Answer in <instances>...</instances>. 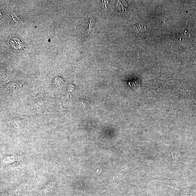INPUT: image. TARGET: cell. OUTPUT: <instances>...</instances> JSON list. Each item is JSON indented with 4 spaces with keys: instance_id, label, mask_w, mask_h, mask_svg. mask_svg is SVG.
<instances>
[{
    "instance_id": "obj_1",
    "label": "cell",
    "mask_w": 196,
    "mask_h": 196,
    "mask_svg": "<svg viewBox=\"0 0 196 196\" xmlns=\"http://www.w3.org/2000/svg\"><path fill=\"white\" fill-rule=\"evenodd\" d=\"M8 40L10 44L14 49H22L23 44L20 39L16 37H11L8 39Z\"/></svg>"
},
{
    "instance_id": "obj_2",
    "label": "cell",
    "mask_w": 196,
    "mask_h": 196,
    "mask_svg": "<svg viewBox=\"0 0 196 196\" xmlns=\"http://www.w3.org/2000/svg\"><path fill=\"white\" fill-rule=\"evenodd\" d=\"M129 84L135 91L139 92L141 90V84L140 80L136 79L129 82Z\"/></svg>"
},
{
    "instance_id": "obj_3",
    "label": "cell",
    "mask_w": 196,
    "mask_h": 196,
    "mask_svg": "<svg viewBox=\"0 0 196 196\" xmlns=\"http://www.w3.org/2000/svg\"><path fill=\"white\" fill-rule=\"evenodd\" d=\"M148 26L145 24H141L137 25L134 27L136 31L138 33H145L148 30Z\"/></svg>"
},
{
    "instance_id": "obj_4",
    "label": "cell",
    "mask_w": 196,
    "mask_h": 196,
    "mask_svg": "<svg viewBox=\"0 0 196 196\" xmlns=\"http://www.w3.org/2000/svg\"><path fill=\"white\" fill-rule=\"evenodd\" d=\"M174 40L175 42L177 43H180L184 40V38L182 34L181 33H178L174 36Z\"/></svg>"
}]
</instances>
